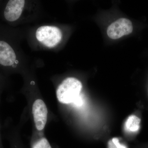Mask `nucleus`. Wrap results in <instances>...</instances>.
Segmentation results:
<instances>
[{"mask_svg":"<svg viewBox=\"0 0 148 148\" xmlns=\"http://www.w3.org/2000/svg\"><path fill=\"white\" fill-rule=\"evenodd\" d=\"M36 34L38 41L48 47H53L57 45L62 38L60 29L53 26L40 27L37 29Z\"/></svg>","mask_w":148,"mask_h":148,"instance_id":"2","label":"nucleus"},{"mask_svg":"<svg viewBox=\"0 0 148 148\" xmlns=\"http://www.w3.org/2000/svg\"><path fill=\"white\" fill-rule=\"evenodd\" d=\"M82 83L74 77L64 80L56 90L57 99L60 103L68 104L73 103L79 97L82 89Z\"/></svg>","mask_w":148,"mask_h":148,"instance_id":"1","label":"nucleus"},{"mask_svg":"<svg viewBox=\"0 0 148 148\" xmlns=\"http://www.w3.org/2000/svg\"><path fill=\"white\" fill-rule=\"evenodd\" d=\"M1 77H0V90L1 89Z\"/></svg>","mask_w":148,"mask_h":148,"instance_id":"11","label":"nucleus"},{"mask_svg":"<svg viewBox=\"0 0 148 148\" xmlns=\"http://www.w3.org/2000/svg\"><path fill=\"white\" fill-rule=\"evenodd\" d=\"M25 3L24 0L9 1L3 11V16L6 21L13 22L18 20L22 14Z\"/></svg>","mask_w":148,"mask_h":148,"instance_id":"5","label":"nucleus"},{"mask_svg":"<svg viewBox=\"0 0 148 148\" xmlns=\"http://www.w3.org/2000/svg\"><path fill=\"white\" fill-rule=\"evenodd\" d=\"M11 148H18V146L16 145V143L13 141V139H11Z\"/></svg>","mask_w":148,"mask_h":148,"instance_id":"9","label":"nucleus"},{"mask_svg":"<svg viewBox=\"0 0 148 148\" xmlns=\"http://www.w3.org/2000/svg\"><path fill=\"white\" fill-rule=\"evenodd\" d=\"M108 148H127L126 146L122 145L119 143V139L114 138L111 139L108 143Z\"/></svg>","mask_w":148,"mask_h":148,"instance_id":"8","label":"nucleus"},{"mask_svg":"<svg viewBox=\"0 0 148 148\" xmlns=\"http://www.w3.org/2000/svg\"><path fill=\"white\" fill-rule=\"evenodd\" d=\"M32 148H52V147L46 138H42L33 144Z\"/></svg>","mask_w":148,"mask_h":148,"instance_id":"7","label":"nucleus"},{"mask_svg":"<svg viewBox=\"0 0 148 148\" xmlns=\"http://www.w3.org/2000/svg\"><path fill=\"white\" fill-rule=\"evenodd\" d=\"M0 148H3V147L2 144L1 143V138H0Z\"/></svg>","mask_w":148,"mask_h":148,"instance_id":"10","label":"nucleus"},{"mask_svg":"<svg viewBox=\"0 0 148 148\" xmlns=\"http://www.w3.org/2000/svg\"><path fill=\"white\" fill-rule=\"evenodd\" d=\"M133 31L132 22L127 18L118 19L108 27L107 34L112 39L120 38L123 36L130 34Z\"/></svg>","mask_w":148,"mask_h":148,"instance_id":"3","label":"nucleus"},{"mask_svg":"<svg viewBox=\"0 0 148 148\" xmlns=\"http://www.w3.org/2000/svg\"><path fill=\"white\" fill-rule=\"evenodd\" d=\"M32 113L35 126L38 130H42L45 127L48 117V110L45 102L38 99L33 103Z\"/></svg>","mask_w":148,"mask_h":148,"instance_id":"4","label":"nucleus"},{"mask_svg":"<svg viewBox=\"0 0 148 148\" xmlns=\"http://www.w3.org/2000/svg\"><path fill=\"white\" fill-rule=\"evenodd\" d=\"M141 120L134 115H132L127 118L125 124V130L128 132H136L140 127Z\"/></svg>","mask_w":148,"mask_h":148,"instance_id":"6","label":"nucleus"}]
</instances>
